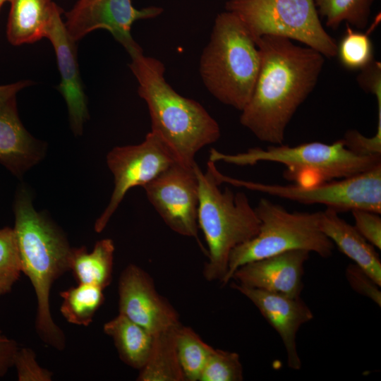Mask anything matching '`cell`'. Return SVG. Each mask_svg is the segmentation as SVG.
<instances>
[{"mask_svg":"<svg viewBox=\"0 0 381 381\" xmlns=\"http://www.w3.org/2000/svg\"><path fill=\"white\" fill-rule=\"evenodd\" d=\"M13 212L22 272L30 279L37 299V334L47 345L63 351L66 336L52 318L50 291L54 282L69 271L71 248L59 227L35 210L30 193L24 187L16 192Z\"/></svg>","mask_w":381,"mask_h":381,"instance_id":"3","label":"cell"},{"mask_svg":"<svg viewBox=\"0 0 381 381\" xmlns=\"http://www.w3.org/2000/svg\"><path fill=\"white\" fill-rule=\"evenodd\" d=\"M162 12L163 8L156 6L138 9L132 0H78L66 13L65 26L75 41L93 30L104 29L129 53L142 49L131 35L133 24L156 18Z\"/></svg>","mask_w":381,"mask_h":381,"instance_id":"12","label":"cell"},{"mask_svg":"<svg viewBox=\"0 0 381 381\" xmlns=\"http://www.w3.org/2000/svg\"><path fill=\"white\" fill-rule=\"evenodd\" d=\"M60 311L66 321L73 325L87 327L104 301L103 289L99 286L78 284L61 291Z\"/></svg>","mask_w":381,"mask_h":381,"instance_id":"23","label":"cell"},{"mask_svg":"<svg viewBox=\"0 0 381 381\" xmlns=\"http://www.w3.org/2000/svg\"><path fill=\"white\" fill-rule=\"evenodd\" d=\"M345 276L353 290L369 298L380 307L381 286L378 285L365 272L353 263L346 268Z\"/></svg>","mask_w":381,"mask_h":381,"instance_id":"30","label":"cell"},{"mask_svg":"<svg viewBox=\"0 0 381 381\" xmlns=\"http://www.w3.org/2000/svg\"><path fill=\"white\" fill-rule=\"evenodd\" d=\"M353 152L365 155H381V128L373 137H366L356 130H349L342 138Z\"/></svg>","mask_w":381,"mask_h":381,"instance_id":"32","label":"cell"},{"mask_svg":"<svg viewBox=\"0 0 381 381\" xmlns=\"http://www.w3.org/2000/svg\"><path fill=\"white\" fill-rule=\"evenodd\" d=\"M214 164L209 160L203 172L196 163L194 171L199 188L198 222L208 248L203 276L208 282H221L227 272L231 252L255 237L260 222L244 192L219 188L221 183L214 174Z\"/></svg>","mask_w":381,"mask_h":381,"instance_id":"5","label":"cell"},{"mask_svg":"<svg viewBox=\"0 0 381 381\" xmlns=\"http://www.w3.org/2000/svg\"><path fill=\"white\" fill-rule=\"evenodd\" d=\"M243 365L239 355L233 351L214 349L202 369L199 381H241Z\"/></svg>","mask_w":381,"mask_h":381,"instance_id":"28","label":"cell"},{"mask_svg":"<svg viewBox=\"0 0 381 381\" xmlns=\"http://www.w3.org/2000/svg\"><path fill=\"white\" fill-rule=\"evenodd\" d=\"M118 293L119 313L153 336L181 324L173 306L157 292L151 276L135 264L122 271Z\"/></svg>","mask_w":381,"mask_h":381,"instance_id":"13","label":"cell"},{"mask_svg":"<svg viewBox=\"0 0 381 381\" xmlns=\"http://www.w3.org/2000/svg\"><path fill=\"white\" fill-rule=\"evenodd\" d=\"M175 162L178 161L170 147L151 131L140 144L117 146L109 151L107 164L114 176V187L108 205L95 223V231H103L131 188L143 187Z\"/></svg>","mask_w":381,"mask_h":381,"instance_id":"10","label":"cell"},{"mask_svg":"<svg viewBox=\"0 0 381 381\" xmlns=\"http://www.w3.org/2000/svg\"><path fill=\"white\" fill-rule=\"evenodd\" d=\"M22 273L21 258L13 228L0 229V296L10 293Z\"/></svg>","mask_w":381,"mask_h":381,"instance_id":"27","label":"cell"},{"mask_svg":"<svg viewBox=\"0 0 381 381\" xmlns=\"http://www.w3.org/2000/svg\"><path fill=\"white\" fill-rule=\"evenodd\" d=\"M103 330L113 339L123 363L138 370L145 365L153 344L151 333L120 313L107 322Z\"/></svg>","mask_w":381,"mask_h":381,"instance_id":"21","label":"cell"},{"mask_svg":"<svg viewBox=\"0 0 381 381\" xmlns=\"http://www.w3.org/2000/svg\"><path fill=\"white\" fill-rule=\"evenodd\" d=\"M351 213L357 231L374 247L381 249V218L376 212L354 209Z\"/></svg>","mask_w":381,"mask_h":381,"instance_id":"31","label":"cell"},{"mask_svg":"<svg viewBox=\"0 0 381 381\" xmlns=\"http://www.w3.org/2000/svg\"><path fill=\"white\" fill-rule=\"evenodd\" d=\"M256 44L260 68L240 123L259 140L281 145L294 114L318 83L325 56L282 37L265 35Z\"/></svg>","mask_w":381,"mask_h":381,"instance_id":"1","label":"cell"},{"mask_svg":"<svg viewBox=\"0 0 381 381\" xmlns=\"http://www.w3.org/2000/svg\"><path fill=\"white\" fill-rule=\"evenodd\" d=\"M128 54L138 95L148 108L151 131L170 147L179 163L193 168L196 154L219 139L217 121L200 103L173 89L165 79V66L160 60L145 56L142 49Z\"/></svg>","mask_w":381,"mask_h":381,"instance_id":"2","label":"cell"},{"mask_svg":"<svg viewBox=\"0 0 381 381\" xmlns=\"http://www.w3.org/2000/svg\"><path fill=\"white\" fill-rule=\"evenodd\" d=\"M231 287L248 298L262 317L279 335L284 346L287 365L292 370L301 368L296 347V334L303 324L313 318V313L301 298H290L241 285L235 282Z\"/></svg>","mask_w":381,"mask_h":381,"instance_id":"15","label":"cell"},{"mask_svg":"<svg viewBox=\"0 0 381 381\" xmlns=\"http://www.w3.org/2000/svg\"><path fill=\"white\" fill-rule=\"evenodd\" d=\"M11 0H0V10L1 8V7L3 6V5L6 3V2H11Z\"/></svg>","mask_w":381,"mask_h":381,"instance_id":"36","label":"cell"},{"mask_svg":"<svg viewBox=\"0 0 381 381\" xmlns=\"http://www.w3.org/2000/svg\"><path fill=\"white\" fill-rule=\"evenodd\" d=\"M255 42L265 35L304 44L325 57L337 55V42L320 20L315 0H226Z\"/></svg>","mask_w":381,"mask_h":381,"instance_id":"8","label":"cell"},{"mask_svg":"<svg viewBox=\"0 0 381 381\" xmlns=\"http://www.w3.org/2000/svg\"><path fill=\"white\" fill-rule=\"evenodd\" d=\"M214 174L220 183L260 192L303 204H321L338 212L362 209L381 213V164L357 175L312 186L264 183Z\"/></svg>","mask_w":381,"mask_h":381,"instance_id":"9","label":"cell"},{"mask_svg":"<svg viewBox=\"0 0 381 381\" xmlns=\"http://www.w3.org/2000/svg\"><path fill=\"white\" fill-rule=\"evenodd\" d=\"M19 346L14 339L6 337L0 330V377L13 367L15 355Z\"/></svg>","mask_w":381,"mask_h":381,"instance_id":"34","label":"cell"},{"mask_svg":"<svg viewBox=\"0 0 381 381\" xmlns=\"http://www.w3.org/2000/svg\"><path fill=\"white\" fill-rule=\"evenodd\" d=\"M13 367L18 381H51L52 372L42 368L36 359V354L30 348H18L15 355Z\"/></svg>","mask_w":381,"mask_h":381,"instance_id":"29","label":"cell"},{"mask_svg":"<svg viewBox=\"0 0 381 381\" xmlns=\"http://www.w3.org/2000/svg\"><path fill=\"white\" fill-rule=\"evenodd\" d=\"M209 160L246 166L274 162L285 166L283 176L301 186L351 177L381 164V155H360L349 150L342 139L333 143L311 142L295 146L271 145L252 147L236 154L212 148Z\"/></svg>","mask_w":381,"mask_h":381,"instance_id":"6","label":"cell"},{"mask_svg":"<svg viewBox=\"0 0 381 381\" xmlns=\"http://www.w3.org/2000/svg\"><path fill=\"white\" fill-rule=\"evenodd\" d=\"M143 188L150 203L172 231L198 241L199 188L194 167L175 162Z\"/></svg>","mask_w":381,"mask_h":381,"instance_id":"11","label":"cell"},{"mask_svg":"<svg viewBox=\"0 0 381 381\" xmlns=\"http://www.w3.org/2000/svg\"><path fill=\"white\" fill-rule=\"evenodd\" d=\"M340 63L349 70H361L374 60L373 42L367 33L354 30L349 24L337 44Z\"/></svg>","mask_w":381,"mask_h":381,"instance_id":"26","label":"cell"},{"mask_svg":"<svg viewBox=\"0 0 381 381\" xmlns=\"http://www.w3.org/2000/svg\"><path fill=\"white\" fill-rule=\"evenodd\" d=\"M46 146L23 126L16 96L0 103V164L20 179L44 157Z\"/></svg>","mask_w":381,"mask_h":381,"instance_id":"17","label":"cell"},{"mask_svg":"<svg viewBox=\"0 0 381 381\" xmlns=\"http://www.w3.org/2000/svg\"><path fill=\"white\" fill-rule=\"evenodd\" d=\"M336 210L327 207L320 212V226L334 247L350 258L381 286V261L375 249L355 228L339 217Z\"/></svg>","mask_w":381,"mask_h":381,"instance_id":"18","label":"cell"},{"mask_svg":"<svg viewBox=\"0 0 381 381\" xmlns=\"http://www.w3.org/2000/svg\"><path fill=\"white\" fill-rule=\"evenodd\" d=\"M356 80L363 90L373 94L375 97L381 96V64L373 60L360 70Z\"/></svg>","mask_w":381,"mask_h":381,"instance_id":"33","label":"cell"},{"mask_svg":"<svg viewBox=\"0 0 381 381\" xmlns=\"http://www.w3.org/2000/svg\"><path fill=\"white\" fill-rule=\"evenodd\" d=\"M260 64L259 47L241 20L227 11L218 13L199 65L210 93L241 111L253 94Z\"/></svg>","mask_w":381,"mask_h":381,"instance_id":"4","label":"cell"},{"mask_svg":"<svg viewBox=\"0 0 381 381\" xmlns=\"http://www.w3.org/2000/svg\"><path fill=\"white\" fill-rule=\"evenodd\" d=\"M373 0H315L318 13L325 18V24L337 29L346 21L357 29L366 28Z\"/></svg>","mask_w":381,"mask_h":381,"instance_id":"25","label":"cell"},{"mask_svg":"<svg viewBox=\"0 0 381 381\" xmlns=\"http://www.w3.org/2000/svg\"><path fill=\"white\" fill-rule=\"evenodd\" d=\"M254 209L260 222L259 231L231 252L223 286L249 262L292 250H306L325 258L332 255L334 246L320 226V212H289L267 198H261Z\"/></svg>","mask_w":381,"mask_h":381,"instance_id":"7","label":"cell"},{"mask_svg":"<svg viewBox=\"0 0 381 381\" xmlns=\"http://www.w3.org/2000/svg\"><path fill=\"white\" fill-rule=\"evenodd\" d=\"M63 10L54 4L46 37L54 49L61 83L59 90L68 107L71 129L75 135H81L83 124L88 118L86 98L80 77L75 42L67 32L61 19Z\"/></svg>","mask_w":381,"mask_h":381,"instance_id":"16","label":"cell"},{"mask_svg":"<svg viewBox=\"0 0 381 381\" xmlns=\"http://www.w3.org/2000/svg\"><path fill=\"white\" fill-rule=\"evenodd\" d=\"M310 257L306 250H292L239 267L235 282L282 296L298 298L303 289L304 265Z\"/></svg>","mask_w":381,"mask_h":381,"instance_id":"14","label":"cell"},{"mask_svg":"<svg viewBox=\"0 0 381 381\" xmlns=\"http://www.w3.org/2000/svg\"><path fill=\"white\" fill-rule=\"evenodd\" d=\"M212 349L191 327L181 325L176 336V350L185 381H199Z\"/></svg>","mask_w":381,"mask_h":381,"instance_id":"24","label":"cell"},{"mask_svg":"<svg viewBox=\"0 0 381 381\" xmlns=\"http://www.w3.org/2000/svg\"><path fill=\"white\" fill-rule=\"evenodd\" d=\"M6 26L8 42L19 46L46 37L55 3L52 0H11Z\"/></svg>","mask_w":381,"mask_h":381,"instance_id":"19","label":"cell"},{"mask_svg":"<svg viewBox=\"0 0 381 381\" xmlns=\"http://www.w3.org/2000/svg\"><path fill=\"white\" fill-rule=\"evenodd\" d=\"M181 325L153 336L151 352L137 380L185 381L176 350V336Z\"/></svg>","mask_w":381,"mask_h":381,"instance_id":"22","label":"cell"},{"mask_svg":"<svg viewBox=\"0 0 381 381\" xmlns=\"http://www.w3.org/2000/svg\"><path fill=\"white\" fill-rule=\"evenodd\" d=\"M32 84L29 80H21L0 85V103L16 95L17 92Z\"/></svg>","mask_w":381,"mask_h":381,"instance_id":"35","label":"cell"},{"mask_svg":"<svg viewBox=\"0 0 381 381\" xmlns=\"http://www.w3.org/2000/svg\"><path fill=\"white\" fill-rule=\"evenodd\" d=\"M114 250V242L110 238L98 241L91 252L85 246L71 248L69 270L78 284L94 285L104 290L111 282Z\"/></svg>","mask_w":381,"mask_h":381,"instance_id":"20","label":"cell"}]
</instances>
